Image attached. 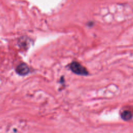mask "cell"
<instances>
[{
  "label": "cell",
  "mask_w": 133,
  "mask_h": 133,
  "mask_svg": "<svg viewBox=\"0 0 133 133\" xmlns=\"http://www.w3.org/2000/svg\"><path fill=\"white\" fill-rule=\"evenodd\" d=\"M71 70L75 74L80 75H87L88 71L85 67L76 61L72 62L70 65Z\"/></svg>",
  "instance_id": "cell-1"
},
{
  "label": "cell",
  "mask_w": 133,
  "mask_h": 133,
  "mask_svg": "<svg viewBox=\"0 0 133 133\" xmlns=\"http://www.w3.org/2000/svg\"><path fill=\"white\" fill-rule=\"evenodd\" d=\"M16 72L21 76H25L30 72V69L25 63H22L18 65L16 69Z\"/></svg>",
  "instance_id": "cell-2"
},
{
  "label": "cell",
  "mask_w": 133,
  "mask_h": 133,
  "mask_svg": "<svg viewBox=\"0 0 133 133\" xmlns=\"http://www.w3.org/2000/svg\"><path fill=\"white\" fill-rule=\"evenodd\" d=\"M121 117L125 121H128L131 118L132 114L129 111H124L121 114Z\"/></svg>",
  "instance_id": "cell-3"
}]
</instances>
